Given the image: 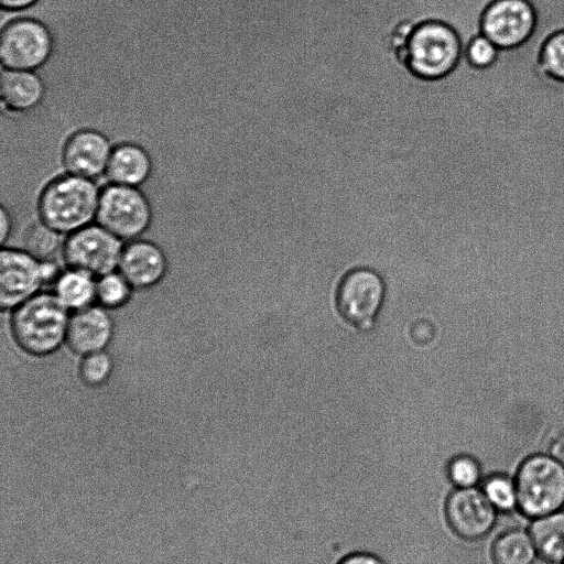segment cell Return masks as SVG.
I'll list each match as a JSON object with an SVG mask.
<instances>
[{
	"label": "cell",
	"mask_w": 564,
	"mask_h": 564,
	"mask_svg": "<svg viewBox=\"0 0 564 564\" xmlns=\"http://www.w3.org/2000/svg\"><path fill=\"white\" fill-rule=\"evenodd\" d=\"M61 232L45 225L40 219L31 225L25 234V251L40 261H52L64 246Z\"/></svg>",
	"instance_id": "obj_21"
},
{
	"label": "cell",
	"mask_w": 564,
	"mask_h": 564,
	"mask_svg": "<svg viewBox=\"0 0 564 564\" xmlns=\"http://www.w3.org/2000/svg\"><path fill=\"white\" fill-rule=\"evenodd\" d=\"M563 564H564V562H563Z\"/></svg>",
	"instance_id": "obj_30"
},
{
	"label": "cell",
	"mask_w": 564,
	"mask_h": 564,
	"mask_svg": "<svg viewBox=\"0 0 564 564\" xmlns=\"http://www.w3.org/2000/svg\"><path fill=\"white\" fill-rule=\"evenodd\" d=\"M0 303L2 308L17 307L34 296L44 283L42 261L28 251L3 249L0 261Z\"/></svg>",
	"instance_id": "obj_11"
},
{
	"label": "cell",
	"mask_w": 564,
	"mask_h": 564,
	"mask_svg": "<svg viewBox=\"0 0 564 564\" xmlns=\"http://www.w3.org/2000/svg\"><path fill=\"white\" fill-rule=\"evenodd\" d=\"M0 224H1L0 239H1V242L4 243L11 234L13 223H12V217L10 215L9 209L7 207H4L3 205L1 206V209H0Z\"/></svg>",
	"instance_id": "obj_29"
},
{
	"label": "cell",
	"mask_w": 564,
	"mask_h": 564,
	"mask_svg": "<svg viewBox=\"0 0 564 564\" xmlns=\"http://www.w3.org/2000/svg\"><path fill=\"white\" fill-rule=\"evenodd\" d=\"M535 13L527 0H496L485 11L482 34L497 47H513L532 34Z\"/></svg>",
	"instance_id": "obj_10"
},
{
	"label": "cell",
	"mask_w": 564,
	"mask_h": 564,
	"mask_svg": "<svg viewBox=\"0 0 564 564\" xmlns=\"http://www.w3.org/2000/svg\"><path fill=\"white\" fill-rule=\"evenodd\" d=\"M514 480L518 510L535 519L564 509V463L555 455L536 452L518 465Z\"/></svg>",
	"instance_id": "obj_3"
},
{
	"label": "cell",
	"mask_w": 564,
	"mask_h": 564,
	"mask_svg": "<svg viewBox=\"0 0 564 564\" xmlns=\"http://www.w3.org/2000/svg\"><path fill=\"white\" fill-rule=\"evenodd\" d=\"M541 62L550 75L564 79V32L556 33L545 43Z\"/></svg>",
	"instance_id": "obj_25"
},
{
	"label": "cell",
	"mask_w": 564,
	"mask_h": 564,
	"mask_svg": "<svg viewBox=\"0 0 564 564\" xmlns=\"http://www.w3.org/2000/svg\"><path fill=\"white\" fill-rule=\"evenodd\" d=\"M112 334L113 323L108 313L90 305L69 316L66 341L75 354L86 356L104 350Z\"/></svg>",
	"instance_id": "obj_13"
},
{
	"label": "cell",
	"mask_w": 564,
	"mask_h": 564,
	"mask_svg": "<svg viewBox=\"0 0 564 564\" xmlns=\"http://www.w3.org/2000/svg\"><path fill=\"white\" fill-rule=\"evenodd\" d=\"M381 276L369 269H355L340 280L336 291V307L354 327L368 330L375 325L384 300Z\"/></svg>",
	"instance_id": "obj_8"
},
{
	"label": "cell",
	"mask_w": 564,
	"mask_h": 564,
	"mask_svg": "<svg viewBox=\"0 0 564 564\" xmlns=\"http://www.w3.org/2000/svg\"><path fill=\"white\" fill-rule=\"evenodd\" d=\"M538 557L528 530L509 529L500 533L491 545L494 564H534Z\"/></svg>",
	"instance_id": "obj_18"
},
{
	"label": "cell",
	"mask_w": 564,
	"mask_h": 564,
	"mask_svg": "<svg viewBox=\"0 0 564 564\" xmlns=\"http://www.w3.org/2000/svg\"><path fill=\"white\" fill-rule=\"evenodd\" d=\"M484 495L498 512L518 510V490L514 477L503 473H492L481 481Z\"/></svg>",
	"instance_id": "obj_20"
},
{
	"label": "cell",
	"mask_w": 564,
	"mask_h": 564,
	"mask_svg": "<svg viewBox=\"0 0 564 564\" xmlns=\"http://www.w3.org/2000/svg\"><path fill=\"white\" fill-rule=\"evenodd\" d=\"M95 278L84 271L69 269L58 276L55 294L67 308L80 310L90 306L96 299Z\"/></svg>",
	"instance_id": "obj_19"
},
{
	"label": "cell",
	"mask_w": 564,
	"mask_h": 564,
	"mask_svg": "<svg viewBox=\"0 0 564 564\" xmlns=\"http://www.w3.org/2000/svg\"><path fill=\"white\" fill-rule=\"evenodd\" d=\"M448 476L458 488L477 487L484 479L480 463L467 454L457 455L451 460Z\"/></svg>",
	"instance_id": "obj_23"
},
{
	"label": "cell",
	"mask_w": 564,
	"mask_h": 564,
	"mask_svg": "<svg viewBox=\"0 0 564 564\" xmlns=\"http://www.w3.org/2000/svg\"><path fill=\"white\" fill-rule=\"evenodd\" d=\"M46 94L39 72L2 68L0 80L1 112L24 115L39 108Z\"/></svg>",
	"instance_id": "obj_15"
},
{
	"label": "cell",
	"mask_w": 564,
	"mask_h": 564,
	"mask_svg": "<svg viewBox=\"0 0 564 564\" xmlns=\"http://www.w3.org/2000/svg\"><path fill=\"white\" fill-rule=\"evenodd\" d=\"M528 531L539 558L550 564H563L564 509L532 519Z\"/></svg>",
	"instance_id": "obj_17"
},
{
	"label": "cell",
	"mask_w": 564,
	"mask_h": 564,
	"mask_svg": "<svg viewBox=\"0 0 564 564\" xmlns=\"http://www.w3.org/2000/svg\"><path fill=\"white\" fill-rule=\"evenodd\" d=\"M153 171L150 153L140 144L122 142L113 145L105 172L106 184L144 186Z\"/></svg>",
	"instance_id": "obj_16"
},
{
	"label": "cell",
	"mask_w": 564,
	"mask_h": 564,
	"mask_svg": "<svg viewBox=\"0 0 564 564\" xmlns=\"http://www.w3.org/2000/svg\"><path fill=\"white\" fill-rule=\"evenodd\" d=\"M131 289L132 286L121 273L110 272L98 278L96 299L105 307H120L129 301Z\"/></svg>",
	"instance_id": "obj_22"
},
{
	"label": "cell",
	"mask_w": 564,
	"mask_h": 564,
	"mask_svg": "<svg viewBox=\"0 0 564 564\" xmlns=\"http://www.w3.org/2000/svg\"><path fill=\"white\" fill-rule=\"evenodd\" d=\"M498 513L477 487L457 488L448 496L445 505L451 529L467 541L487 536L496 525Z\"/></svg>",
	"instance_id": "obj_9"
},
{
	"label": "cell",
	"mask_w": 564,
	"mask_h": 564,
	"mask_svg": "<svg viewBox=\"0 0 564 564\" xmlns=\"http://www.w3.org/2000/svg\"><path fill=\"white\" fill-rule=\"evenodd\" d=\"M112 143L96 129L74 132L62 151V166L65 173L93 181L105 180V172L112 151Z\"/></svg>",
	"instance_id": "obj_12"
},
{
	"label": "cell",
	"mask_w": 564,
	"mask_h": 564,
	"mask_svg": "<svg viewBox=\"0 0 564 564\" xmlns=\"http://www.w3.org/2000/svg\"><path fill=\"white\" fill-rule=\"evenodd\" d=\"M54 52L51 29L40 19L17 15L1 24L0 59L2 68L42 69Z\"/></svg>",
	"instance_id": "obj_5"
},
{
	"label": "cell",
	"mask_w": 564,
	"mask_h": 564,
	"mask_svg": "<svg viewBox=\"0 0 564 564\" xmlns=\"http://www.w3.org/2000/svg\"><path fill=\"white\" fill-rule=\"evenodd\" d=\"M339 564H384L380 558L367 553H356L345 557Z\"/></svg>",
	"instance_id": "obj_28"
},
{
	"label": "cell",
	"mask_w": 564,
	"mask_h": 564,
	"mask_svg": "<svg viewBox=\"0 0 564 564\" xmlns=\"http://www.w3.org/2000/svg\"><path fill=\"white\" fill-rule=\"evenodd\" d=\"M122 250L121 239L100 225L90 224L69 234L63 256L69 269L100 278L119 267Z\"/></svg>",
	"instance_id": "obj_7"
},
{
	"label": "cell",
	"mask_w": 564,
	"mask_h": 564,
	"mask_svg": "<svg viewBox=\"0 0 564 564\" xmlns=\"http://www.w3.org/2000/svg\"><path fill=\"white\" fill-rule=\"evenodd\" d=\"M118 268L132 288L147 289L162 280L167 261L158 245L134 240L123 247Z\"/></svg>",
	"instance_id": "obj_14"
},
{
	"label": "cell",
	"mask_w": 564,
	"mask_h": 564,
	"mask_svg": "<svg viewBox=\"0 0 564 564\" xmlns=\"http://www.w3.org/2000/svg\"><path fill=\"white\" fill-rule=\"evenodd\" d=\"M68 321V308L55 293H40L15 307L11 329L22 349L44 356L66 340Z\"/></svg>",
	"instance_id": "obj_2"
},
{
	"label": "cell",
	"mask_w": 564,
	"mask_h": 564,
	"mask_svg": "<svg viewBox=\"0 0 564 564\" xmlns=\"http://www.w3.org/2000/svg\"><path fill=\"white\" fill-rule=\"evenodd\" d=\"M460 56L457 32L445 22L429 20L417 24L410 37L406 65L415 76L434 80L451 74Z\"/></svg>",
	"instance_id": "obj_4"
},
{
	"label": "cell",
	"mask_w": 564,
	"mask_h": 564,
	"mask_svg": "<svg viewBox=\"0 0 564 564\" xmlns=\"http://www.w3.org/2000/svg\"><path fill=\"white\" fill-rule=\"evenodd\" d=\"M1 7L3 10L8 12H22L31 7H33L35 3H37L40 0H0Z\"/></svg>",
	"instance_id": "obj_27"
},
{
	"label": "cell",
	"mask_w": 564,
	"mask_h": 564,
	"mask_svg": "<svg viewBox=\"0 0 564 564\" xmlns=\"http://www.w3.org/2000/svg\"><path fill=\"white\" fill-rule=\"evenodd\" d=\"M96 181L64 173L41 192L37 218L61 234H72L96 219L100 191Z\"/></svg>",
	"instance_id": "obj_1"
},
{
	"label": "cell",
	"mask_w": 564,
	"mask_h": 564,
	"mask_svg": "<svg viewBox=\"0 0 564 564\" xmlns=\"http://www.w3.org/2000/svg\"><path fill=\"white\" fill-rule=\"evenodd\" d=\"M153 219V208L139 187L105 184L101 187L96 220L121 240L145 232Z\"/></svg>",
	"instance_id": "obj_6"
},
{
	"label": "cell",
	"mask_w": 564,
	"mask_h": 564,
	"mask_svg": "<svg viewBox=\"0 0 564 564\" xmlns=\"http://www.w3.org/2000/svg\"><path fill=\"white\" fill-rule=\"evenodd\" d=\"M462 52L471 65L482 68L494 63L498 54V47L481 34L473 39Z\"/></svg>",
	"instance_id": "obj_26"
},
{
	"label": "cell",
	"mask_w": 564,
	"mask_h": 564,
	"mask_svg": "<svg viewBox=\"0 0 564 564\" xmlns=\"http://www.w3.org/2000/svg\"><path fill=\"white\" fill-rule=\"evenodd\" d=\"M113 362L104 350L84 356L79 366L82 380L89 386L104 384L111 376Z\"/></svg>",
	"instance_id": "obj_24"
}]
</instances>
